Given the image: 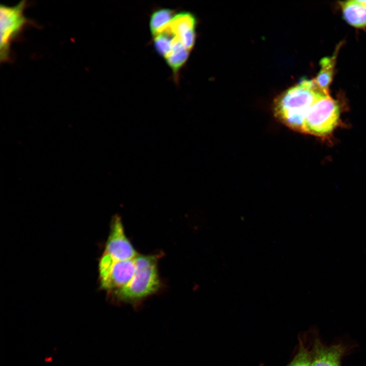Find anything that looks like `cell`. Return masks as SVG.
<instances>
[{
    "mask_svg": "<svg viewBox=\"0 0 366 366\" xmlns=\"http://www.w3.org/2000/svg\"><path fill=\"white\" fill-rule=\"evenodd\" d=\"M99 271L102 288L114 293L127 285L133 277L136 271L135 258L116 260L104 253Z\"/></svg>",
    "mask_w": 366,
    "mask_h": 366,
    "instance_id": "obj_5",
    "label": "cell"
},
{
    "mask_svg": "<svg viewBox=\"0 0 366 366\" xmlns=\"http://www.w3.org/2000/svg\"><path fill=\"white\" fill-rule=\"evenodd\" d=\"M357 1L361 5H362L363 7L366 8V1L357 0Z\"/></svg>",
    "mask_w": 366,
    "mask_h": 366,
    "instance_id": "obj_16",
    "label": "cell"
},
{
    "mask_svg": "<svg viewBox=\"0 0 366 366\" xmlns=\"http://www.w3.org/2000/svg\"><path fill=\"white\" fill-rule=\"evenodd\" d=\"M344 351L342 345L326 346L316 340L311 353V366H341Z\"/></svg>",
    "mask_w": 366,
    "mask_h": 366,
    "instance_id": "obj_7",
    "label": "cell"
},
{
    "mask_svg": "<svg viewBox=\"0 0 366 366\" xmlns=\"http://www.w3.org/2000/svg\"><path fill=\"white\" fill-rule=\"evenodd\" d=\"M174 36L164 33L154 37V45L157 52L165 58L171 51V40Z\"/></svg>",
    "mask_w": 366,
    "mask_h": 366,
    "instance_id": "obj_13",
    "label": "cell"
},
{
    "mask_svg": "<svg viewBox=\"0 0 366 366\" xmlns=\"http://www.w3.org/2000/svg\"><path fill=\"white\" fill-rule=\"evenodd\" d=\"M343 16L350 25L356 28L366 27V8L357 0L340 2Z\"/></svg>",
    "mask_w": 366,
    "mask_h": 366,
    "instance_id": "obj_8",
    "label": "cell"
},
{
    "mask_svg": "<svg viewBox=\"0 0 366 366\" xmlns=\"http://www.w3.org/2000/svg\"><path fill=\"white\" fill-rule=\"evenodd\" d=\"M196 18L190 12H182L174 15L169 23L168 30L173 36L179 37L184 33L195 29Z\"/></svg>",
    "mask_w": 366,
    "mask_h": 366,
    "instance_id": "obj_11",
    "label": "cell"
},
{
    "mask_svg": "<svg viewBox=\"0 0 366 366\" xmlns=\"http://www.w3.org/2000/svg\"><path fill=\"white\" fill-rule=\"evenodd\" d=\"M26 1L22 0L13 6L1 4L0 6L1 43L0 60L7 62L11 58V46L19 37L29 21L24 11Z\"/></svg>",
    "mask_w": 366,
    "mask_h": 366,
    "instance_id": "obj_4",
    "label": "cell"
},
{
    "mask_svg": "<svg viewBox=\"0 0 366 366\" xmlns=\"http://www.w3.org/2000/svg\"><path fill=\"white\" fill-rule=\"evenodd\" d=\"M189 52L177 37L172 38L171 51L165 58L174 76L177 75L180 69L187 62Z\"/></svg>",
    "mask_w": 366,
    "mask_h": 366,
    "instance_id": "obj_9",
    "label": "cell"
},
{
    "mask_svg": "<svg viewBox=\"0 0 366 366\" xmlns=\"http://www.w3.org/2000/svg\"><path fill=\"white\" fill-rule=\"evenodd\" d=\"M327 94L314 80L304 79L276 99L274 115L290 129L303 133V123L309 110L318 99Z\"/></svg>",
    "mask_w": 366,
    "mask_h": 366,
    "instance_id": "obj_1",
    "label": "cell"
},
{
    "mask_svg": "<svg viewBox=\"0 0 366 366\" xmlns=\"http://www.w3.org/2000/svg\"><path fill=\"white\" fill-rule=\"evenodd\" d=\"M135 262L136 271L131 281L113 293L118 301L138 303L159 289L160 281L156 257L138 255Z\"/></svg>",
    "mask_w": 366,
    "mask_h": 366,
    "instance_id": "obj_2",
    "label": "cell"
},
{
    "mask_svg": "<svg viewBox=\"0 0 366 366\" xmlns=\"http://www.w3.org/2000/svg\"><path fill=\"white\" fill-rule=\"evenodd\" d=\"M195 29L190 30L177 37L185 47L189 51L193 48L195 44L196 38Z\"/></svg>",
    "mask_w": 366,
    "mask_h": 366,
    "instance_id": "obj_15",
    "label": "cell"
},
{
    "mask_svg": "<svg viewBox=\"0 0 366 366\" xmlns=\"http://www.w3.org/2000/svg\"><path fill=\"white\" fill-rule=\"evenodd\" d=\"M104 253L116 260L135 258L138 254L126 237L120 218L115 216L111 223Z\"/></svg>",
    "mask_w": 366,
    "mask_h": 366,
    "instance_id": "obj_6",
    "label": "cell"
},
{
    "mask_svg": "<svg viewBox=\"0 0 366 366\" xmlns=\"http://www.w3.org/2000/svg\"><path fill=\"white\" fill-rule=\"evenodd\" d=\"M174 11L168 8L159 9L151 15L149 26L152 35L155 37L165 32L169 22L174 16Z\"/></svg>",
    "mask_w": 366,
    "mask_h": 366,
    "instance_id": "obj_12",
    "label": "cell"
},
{
    "mask_svg": "<svg viewBox=\"0 0 366 366\" xmlns=\"http://www.w3.org/2000/svg\"><path fill=\"white\" fill-rule=\"evenodd\" d=\"M340 108L329 94L318 99L309 110L303 123V133L317 136L331 133L338 124Z\"/></svg>",
    "mask_w": 366,
    "mask_h": 366,
    "instance_id": "obj_3",
    "label": "cell"
},
{
    "mask_svg": "<svg viewBox=\"0 0 366 366\" xmlns=\"http://www.w3.org/2000/svg\"><path fill=\"white\" fill-rule=\"evenodd\" d=\"M339 49L338 46L331 56L325 57L321 59L320 62V70L317 77L314 79L317 85L327 93H328L329 86L332 81Z\"/></svg>",
    "mask_w": 366,
    "mask_h": 366,
    "instance_id": "obj_10",
    "label": "cell"
},
{
    "mask_svg": "<svg viewBox=\"0 0 366 366\" xmlns=\"http://www.w3.org/2000/svg\"><path fill=\"white\" fill-rule=\"evenodd\" d=\"M287 366H311V354L302 344L291 362Z\"/></svg>",
    "mask_w": 366,
    "mask_h": 366,
    "instance_id": "obj_14",
    "label": "cell"
}]
</instances>
